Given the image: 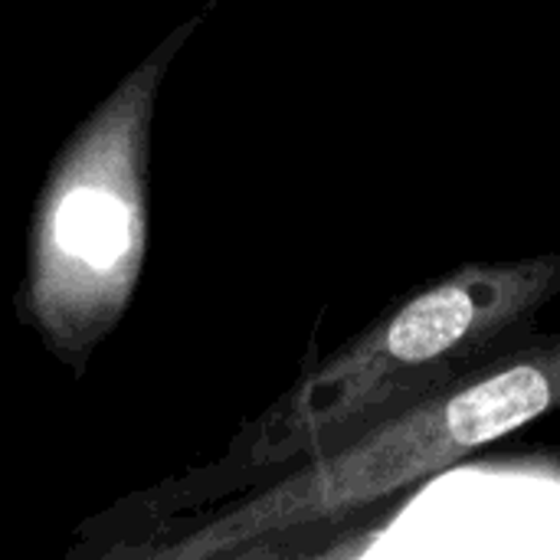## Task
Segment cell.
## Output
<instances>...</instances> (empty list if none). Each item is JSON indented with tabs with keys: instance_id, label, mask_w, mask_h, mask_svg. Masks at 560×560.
<instances>
[{
	"instance_id": "obj_1",
	"label": "cell",
	"mask_w": 560,
	"mask_h": 560,
	"mask_svg": "<svg viewBox=\"0 0 560 560\" xmlns=\"http://www.w3.org/2000/svg\"><path fill=\"white\" fill-rule=\"evenodd\" d=\"M560 299V253L472 259L394 299L249 427L236 479H279L518 348Z\"/></svg>"
},
{
	"instance_id": "obj_3",
	"label": "cell",
	"mask_w": 560,
	"mask_h": 560,
	"mask_svg": "<svg viewBox=\"0 0 560 560\" xmlns=\"http://www.w3.org/2000/svg\"><path fill=\"white\" fill-rule=\"evenodd\" d=\"M52 233L59 249L72 259L89 266H112L128 249L131 217L112 190L82 187L59 203Z\"/></svg>"
},
{
	"instance_id": "obj_2",
	"label": "cell",
	"mask_w": 560,
	"mask_h": 560,
	"mask_svg": "<svg viewBox=\"0 0 560 560\" xmlns=\"http://www.w3.org/2000/svg\"><path fill=\"white\" fill-rule=\"evenodd\" d=\"M558 410L560 331H535L351 443L272 479L230 518L223 545L279 541L285 551H325L328 541L374 525L430 479Z\"/></svg>"
}]
</instances>
